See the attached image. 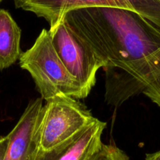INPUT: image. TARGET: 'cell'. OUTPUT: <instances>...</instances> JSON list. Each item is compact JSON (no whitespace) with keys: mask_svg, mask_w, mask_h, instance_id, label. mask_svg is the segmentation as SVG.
Returning <instances> with one entry per match:
<instances>
[{"mask_svg":"<svg viewBox=\"0 0 160 160\" xmlns=\"http://www.w3.org/2000/svg\"><path fill=\"white\" fill-rule=\"evenodd\" d=\"M2 2V0H0V3H1Z\"/></svg>","mask_w":160,"mask_h":160,"instance_id":"cell-13","label":"cell"},{"mask_svg":"<svg viewBox=\"0 0 160 160\" xmlns=\"http://www.w3.org/2000/svg\"><path fill=\"white\" fill-rule=\"evenodd\" d=\"M8 146V138L7 136L3 137V139L0 142V160H3L6 149Z\"/></svg>","mask_w":160,"mask_h":160,"instance_id":"cell-10","label":"cell"},{"mask_svg":"<svg viewBox=\"0 0 160 160\" xmlns=\"http://www.w3.org/2000/svg\"><path fill=\"white\" fill-rule=\"evenodd\" d=\"M21 30L7 10L0 9V71L9 68L22 55Z\"/></svg>","mask_w":160,"mask_h":160,"instance_id":"cell-8","label":"cell"},{"mask_svg":"<svg viewBox=\"0 0 160 160\" xmlns=\"http://www.w3.org/2000/svg\"><path fill=\"white\" fill-rule=\"evenodd\" d=\"M96 118L78 99L58 95L46 102L39 123V149L48 151L68 140Z\"/></svg>","mask_w":160,"mask_h":160,"instance_id":"cell-3","label":"cell"},{"mask_svg":"<svg viewBox=\"0 0 160 160\" xmlns=\"http://www.w3.org/2000/svg\"><path fill=\"white\" fill-rule=\"evenodd\" d=\"M3 1V0H2V2Z\"/></svg>","mask_w":160,"mask_h":160,"instance_id":"cell-14","label":"cell"},{"mask_svg":"<svg viewBox=\"0 0 160 160\" xmlns=\"http://www.w3.org/2000/svg\"><path fill=\"white\" fill-rule=\"evenodd\" d=\"M3 139V137H1V136H0V142H2V140Z\"/></svg>","mask_w":160,"mask_h":160,"instance_id":"cell-12","label":"cell"},{"mask_svg":"<svg viewBox=\"0 0 160 160\" xmlns=\"http://www.w3.org/2000/svg\"><path fill=\"white\" fill-rule=\"evenodd\" d=\"M145 160H160V150L154 153L147 154Z\"/></svg>","mask_w":160,"mask_h":160,"instance_id":"cell-11","label":"cell"},{"mask_svg":"<svg viewBox=\"0 0 160 160\" xmlns=\"http://www.w3.org/2000/svg\"><path fill=\"white\" fill-rule=\"evenodd\" d=\"M19 62L20 67L31 74L41 98L46 102L58 95L75 99L88 96L59 57L48 30H42L32 47L22 53Z\"/></svg>","mask_w":160,"mask_h":160,"instance_id":"cell-2","label":"cell"},{"mask_svg":"<svg viewBox=\"0 0 160 160\" xmlns=\"http://www.w3.org/2000/svg\"><path fill=\"white\" fill-rule=\"evenodd\" d=\"M48 32L59 57L88 95L95 85L97 71L103 67L102 62L73 32L64 17L49 28Z\"/></svg>","mask_w":160,"mask_h":160,"instance_id":"cell-5","label":"cell"},{"mask_svg":"<svg viewBox=\"0 0 160 160\" xmlns=\"http://www.w3.org/2000/svg\"><path fill=\"white\" fill-rule=\"evenodd\" d=\"M64 20L106 73V100L118 107L142 93L160 108V28L134 11L91 7Z\"/></svg>","mask_w":160,"mask_h":160,"instance_id":"cell-1","label":"cell"},{"mask_svg":"<svg viewBox=\"0 0 160 160\" xmlns=\"http://www.w3.org/2000/svg\"><path fill=\"white\" fill-rule=\"evenodd\" d=\"M16 8L45 19L50 28L70 11L91 7H110L134 11L160 28V0H13Z\"/></svg>","mask_w":160,"mask_h":160,"instance_id":"cell-4","label":"cell"},{"mask_svg":"<svg viewBox=\"0 0 160 160\" xmlns=\"http://www.w3.org/2000/svg\"><path fill=\"white\" fill-rule=\"evenodd\" d=\"M106 123L95 119L75 135L48 151L39 149L36 160H88L100 149Z\"/></svg>","mask_w":160,"mask_h":160,"instance_id":"cell-7","label":"cell"},{"mask_svg":"<svg viewBox=\"0 0 160 160\" xmlns=\"http://www.w3.org/2000/svg\"><path fill=\"white\" fill-rule=\"evenodd\" d=\"M43 106L42 98L29 102L16 126L7 135L8 146L3 160H36Z\"/></svg>","mask_w":160,"mask_h":160,"instance_id":"cell-6","label":"cell"},{"mask_svg":"<svg viewBox=\"0 0 160 160\" xmlns=\"http://www.w3.org/2000/svg\"><path fill=\"white\" fill-rule=\"evenodd\" d=\"M88 160H130L129 156L114 145H104Z\"/></svg>","mask_w":160,"mask_h":160,"instance_id":"cell-9","label":"cell"}]
</instances>
